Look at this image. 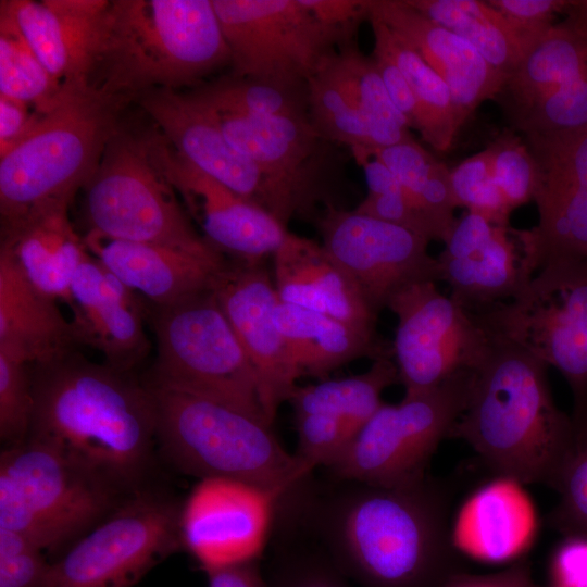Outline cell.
Returning <instances> with one entry per match:
<instances>
[{"instance_id": "cell-53", "label": "cell", "mask_w": 587, "mask_h": 587, "mask_svg": "<svg viewBox=\"0 0 587 587\" xmlns=\"http://www.w3.org/2000/svg\"><path fill=\"white\" fill-rule=\"evenodd\" d=\"M209 587H270L259 566V560L241 562L205 571Z\"/></svg>"}, {"instance_id": "cell-55", "label": "cell", "mask_w": 587, "mask_h": 587, "mask_svg": "<svg viewBox=\"0 0 587 587\" xmlns=\"http://www.w3.org/2000/svg\"><path fill=\"white\" fill-rule=\"evenodd\" d=\"M553 587H560V586H553Z\"/></svg>"}, {"instance_id": "cell-11", "label": "cell", "mask_w": 587, "mask_h": 587, "mask_svg": "<svg viewBox=\"0 0 587 587\" xmlns=\"http://www.w3.org/2000/svg\"><path fill=\"white\" fill-rule=\"evenodd\" d=\"M182 501L161 482L126 497L51 562L45 587H133L184 549Z\"/></svg>"}, {"instance_id": "cell-39", "label": "cell", "mask_w": 587, "mask_h": 587, "mask_svg": "<svg viewBox=\"0 0 587 587\" xmlns=\"http://www.w3.org/2000/svg\"><path fill=\"white\" fill-rule=\"evenodd\" d=\"M0 95L25 102L41 114L50 113L72 96L53 80L15 22L2 9Z\"/></svg>"}, {"instance_id": "cell-1", "label": "cell", "mask_w": 587, "mask_h": 587, "mask_svg": "<svg viewBox=\"0 0 587 587\" xmlns=\"http://www.w3.org/2000/svg\"><path fill=\"white\" fill-rule=\"evenodd\" d=\"M30 374L34 409L26 440L123 496L160 482L155 403L143 379L78 350L30 365Z\"/></svg>"}, {"instance_id": "cell-50", "label": "cell", "mask_w": 587, "mask_h": 587, "mask_svg": "<svg viewBox=\"0 0 587 587\" xmlns=\"http://www.w3.org/2000/svg\"><path fill=\"white\" fill-rule=\"evenodd\" d=\"M328 27L355 37L359 25L369 21L370 0H300Z\"/></svg>"}, {"instance_id": "cell-22", "label": "cell", "mask_w": 587, "mask_h": 587, "mask_svg": "<svg viewBox=\"0 0 587 587\" xmlns=\"http://www.w3.org/2000/svg\"><path fill=\"white\" fill-rule=\"evenodd\" d=\"M524 136L537 170L539 221L532 233L542 264L587 261V127Z\"/></svg>"}, {"instance_id": "cell-24", "label": "cell", "mask_w": 587, "mask_h": 587, "mask_svg": "<svg viewBox=\"0 0 587 587\" xmlns=\"http://www.w3.org/2000/svg\"><path fill=\"white\" fill-rule=\"evenodd\" d=\"M67 304L78 346L99 351L107 364L134 372L148 355L142 297L90 253L74 275Z\"/></svg>"}, {"instance_id": "cell-40", "label": "cell", "mask_w": 587, "mask_h": 587, "mask_svg": "<svg viewBox=\"0 0 587 587\" xmlns=\"http://www.w3.org/2000/svg\"><path fill=\"white\" fill-rule=\"evenodd\" d=\"M309 120L315 130L334 145L372 149L364 115L322 65L308 82Z\"/></svg>"}, {"instance_id": "cell-21", "label": "cell", "mask_w": 587, "mask_h": 587, "mask_svg": "<svg viewBox=\"0 0 587 587\" xmlns=\"http://www.w3.org/2000/svg\"><path fill=\"white\" fill-rule=\"evenodd\" d=\"M212 289L253 367L264 414L273 424L301 377L275 321L274 282L264 262L228 259Z\"/></svg>"}, {"instance_id": "cell-43", "label": "cell", "mask_w": 587, "mask_h": 587, "mask_svg": "<svg viewBox=\"0 0 587 587\" xmlns=\"http://www.w3.org/2000/svg\"><path fill=\"white\" fill-rule=\"evenodd\" d=\"M33 409L30 365L0 351V438L4 447L26 441Z\"/></svg>"}, {"instance_id": "cell-52", "label": "cell", "mask_w": 587, "mask_h": 587, "mask_svg": "<svg viewBox=\"0 0 587 587\" xmlns=\"http://www.w3.org/2000/svg\"><path fill=\"white\" fill-rule=\"evenodd\" d=\"M440 587H536L527 560H519L508 569L486 575L451 574Z\"/></svg>"}, {"instance_id": "cell-18", "label": "cell", "mask_w": 587, "mask_h": 587, "mask_svg": "<svg viewBox=\"0 0 587 587\" xmlns=\"http://www.w3.org/2000/svg\"><path fill=\"white\" fill-rule=\"evenodd\" d=\"M436 257L449 296L478 315L514 299L541 267L532 229H515L469 212L457 218Z\"/></svg>"}, {"instance_id": "cell-46", "label": "cell", "mask_w": 587, "mask_h": 587, "mask_svg": "<svg viewBox=\"0 0 587 587\" xmlns=\"http://www.w3.org/2000/svg\"><path fill=\"white\" fill-rule=\"evenodd\" d=\"M558 491L561 502L554 523L572 535L587 533V444L576 452L565 470Z\"/></svg>"}, {"instance_id": "cell-34", "label": "cell", "mask_w": 587, "mask_h": 587, "mask_svg": "<svg viewBox=\"0 0 587 587\" xmlns=\"http://www.w3.org/2000/svg\"><path fill=\"white\" fill-rule=\"evenodd\" d=\"M397 383V366L391 357H384L361 374L297 385L288 402L294 414L321 413L340 421L355 438L384 403L383 391Z\"/></svg>"}, {"instance_id": "cell-9", "label": "cell", "mask_w": 587, "mask_h": 587, "mask_svg": "<svg viewBox=\"0 0 587 587\" xmlns=\"http://www.w3.org/2000/svg\"><path fill=\"white\" fill-rule=\"evenodd\" d=\"M477 316L494 336L562 374L580 450L587 444V261L547 260L520 295Z\"/></svg>"}, {"instance_id": "cell-25", "label": "cell", "mask_w": 587, "mask_h": 587, "mask_svg": "<svg viewBox=\"0 0 587 587\" xmlns=\"http://www.w3.org/2000/svg\"><path fill=\"white\" fill-rule=\"evenodd\" d=\"M108 0H2L4 10L68 95L89 90Z\"/></svg>"}, {"instance_id": "cell-8", "label": "cell", "mask_w": 587, "mask_h": 587, "mask_svg": "<svg viewBox=\"0 0 587 587\" xmlns=\"http://www.w3.org/2000/svg\"><path fill=\"white\" fill-rule=\"evenodd\" d=\"M126 497L43 445L1 451L0 527L58 558Z\"/></svg>"}, {"instance_id": "cell-32", "label": "cell", "mask_w": 587, "mask_h": 587, "mask_svg": "<svg viewBox=\"0 0 587 587\" xmlns=\"http://www.w3.org/2000/svg\"><path fill=\"white\" fill-rule=\"evenodd\" d=\"M276 324L300 376L321 380L360 358L392 357L376 330L365 329L313 310L278 302Z\"/></svg>"}, {"instance_id": "cell-36", "label": "cell", "mask_w": 587, "mask_h": 587, "mask_svg": "<svg viewBox=\"0 0 587 587\" xmlns=\"http://www.w3.org/2000/svg\"><path fill=\"white\" fill-rule=\"evenodd\" d=\"M409 5L467 41L495 70L508 76L524 55L512 27L487 1L405 0Z\"/></svg>"}, {"instance_id": "cell-44", "label": "cell", "mask_w": 587, "mask_h": 587, "mask_svg": "<svg viewBox=\"0 0 587 587\" xmlns=\"http://www.w3.org/2000/svg\"><path fill=\"white\" fill-rule=\"evenodd\" d=\"M50 564L29 539L0 527V587H45Z\"/></svg>"}, {"instance_id": "cell-27", "label": "cell", "mask_w": 587, "mask_h": 587, "mask_svg": "<svg viewBox=\"0 0 587 587\" xmlns=\"http://www.w3.org/2000/svg\"><path fill=\"white\" fill-rule=\"evenodd\" d=\"M369 16L383 22L444 79L464 121L480 103L495 100L507 79L467 41L405 0H370Z\"/></svg>"}, {"instance_id": "cell-4", "label": "cell", "mask_w": 587, "mask_h": 587, "mask_svg": "<svg viewBox=\"0 0 587 587\" xmlns=\"http://www.w3.org/2000/svg\"><path fill=\"white\" fill-rule=\"evenodd\" d=\"M230 65L212 0H112L98 36L90 87L129 100L193 89Z\"/></svg>"}, {"instance_id": "cell-14", "label": "cell", "mask_w": 587, "mask_h": 587, "mask_svg": "<svg viewBox=\"0 0 587 587\" xmlns=\"http://www.w3.org/2000/svg\"><path fill=\"white\" fill-rule=\"evenodd\" d=\"M387 308L397 316L391 354L404 394L429 390L475 371L495 344L480 319L441 294L436 282L402 288Z\"/></svg>"}, {"instance_id": "cell-29", "label": "cell", "mask_w": 587, "mask_h": 587, "mask_svg": "<svg viewBox=\"0 0 587 587\" xmlns=\"http://www.w3.org/2000/svg\"><path fill=\"white\" fill-rule=\"evenodd\" d=\"M536 532V511L522 484L498 477L464 502L450 535L453 547L461 552L499 563L523 554Z\"/></svg>"}, {"instance_id": "cell-3", "label": "cell", "mask_w": 587, "mask_h": 587, "mask_svg": "<svg viewBox=\"0 0 587 587\" xmlns=\"http://www.w3.org/2000/svg\"><path fill=\"white\" fill-rule=\"evenodd\" d=\"M547 370L495 336L450 436L465 440L498 477L558 490L577 439L572 416L553 400Z\"/></svg>"}, {"instance_id": "cell-26", "label": "cell", "mask_w": 587, "mask_h": 587, "mask_svg": "<svg viewBox=\"0 0 587 587\" xmlns=\"http://www.w3.org/2000/svg\"><path fill=\"white\" fill-rule=\"evenodd\" d=\"M90 254L152 305H166L211 288L228 258L207 243L174 248L108 237L83 236Z\"/></svg>"}, {"instance_id": "cell-42", "label": "cell", "mask_w": 587, "mask_h": 587, "mask_svg": "<svg viewBox=\"0 0 587 587\" xmlns=\"http://www.w3.org/2000/svg\"><path fill=\"white\" fill-rule=\"evenodd\" d=\"M451 184L458 207L495 223L509 224L512 209L495 183L487 148L452 168Z\"/></svg>"}, {"instance_id": "cell-31", "label": "cell", "mask_w": 587, "mask_h": 587, "mask_svg": "<svg viewBox=\"0 0 587 587\" xmlns=\"http://www.w3.org/2000/svg\"><path fill=\"white\" fill-rule=\"evenodd\" d=\"M70 205L35 211L1 229V247L28 282L46 296L68 302L74 275L88 255L68 218Z\"/></svg>"}, {"instance_id": "cell-7", "label": "cell", "mask_w": 587, "mask_h": 587, "mask_svg": "<svg viewBox=\"0 0 587 587\" xmlns=\"http://www.w3.org/2000/svg\"><path fill=\"white\" fill-rule=\"evenodd\" d=\"M148 319L157 355L147 385L205 397L270 423L253 367L212 287L171 304H150Z\"/></svg>"}, {"instance_id": "cell-13", "label": "cell", "mask_w": 587, "mask_h": 587, "mask_svg": "<svg viewBox=\"0 0 587 587\" xmlns=\"http://www.w3.org/2000/svg\"><path fill=\"white\" fill-rule=\"evenodd\" d=\"M230 53L232 75L305 85L349 41L300 0H212Z\"/></svg>"}, {"instance_id": "cell-47", "label": "cell", "mask_w": 587, "mask_h": 587, "mask_svg": "<svg viewBox=\"0 0 587 587\" xmlns=\"http://www.w3.org/2000/svg\"><path fill=\"white\" fill-rule=\"evenodd\" d=\"M345 575L326 555L291 554L277 566L270 587H350Z\"/></svg>"}, {"instance_id": "cell-10", "label": "cell", "mask_w": 587, "mask_h": 587, "mask_svg": "<svg viewBox=\"0 0 587 587\" xmlns=\"http://www.w3.org/2000/svg\"><path fill=\"white\" fill-rule=\"evenodd\" d=\"M84 188L88 230L174 248L209 243L157 164L151 133L137 136L120 126Z\"/></svg>"}, {"instance_id": "cell-20", "label": "cell", "mask_w": 587, "mask_h": 587, "mask_svg": "<svg viewBox=\"0 0 587 587\" xmlns=\"http://www.w3.org/2000/svg\"><path fill=\"white\" fill-rule=\"evenodd\" d=\"M154 160L201 229L228 259L264 262L287 234L272 214L183 159L159 130L151 133Z\"/></svg>"}, {"instance_id": "cell-23", "label": "cell", "mask_w": 587, "mask_h": 587, "mask_svg": "<svg viewBox=\"0 0 587 587\" xmlns=\"http://www.w3.org/2000/svg\"><path fill=\"white\" fill-rule=\"evenodd\" d=\"M137 99L183 159L280 222L278 201L260 168L228 141L210 111L189 92L160 89Z\"/></svg>"}, {"instance_id": "cell-5", "label": "cell", "mask_w": 587, "mask_h": 587, "mask_svg": "<svg viewBox=\"0 0 587 587\" xmlns=\"http://www.w3.org/2000/svg\"><path fill=\"white\" fill-rule=\"evenodd\" d=\"M147 386L160 460L177 472L262 488L276 497L278 511L309 488L313 469L282 446L265 420L205 397Z\"/></svg>"}, {"instance_id": "cell-12", "label": "cell", "mask_w": 587, "mask_h": 587, "mask_svg": "<svg viewBox=\"0 0 587 587\" xmlns=\"http://www.w3.org/2000/svg\"><path fill=\"white\" fill-rule=\"evenodd\" d=\"M475 371L383 403L328 469L339 480L401 487L426 478L428 462L464 411Z\"/></svg>"}, {"instance_id": "cell-48", "label": "cell", "mask_w": 587, "mask_h": 587, "mask_svg": "<svg viewBox=\"0 0 587 587\" xmlns=\"http://www.w3.org/2000/svg\"><path fill=\"white\" fill-rule=\"evenodd\" d=\"M371 57L391 102L405 118L409 127L417 130L420 124L417 102L402 72L387 50L377 41H374Z\"/></svg>"}, {"instance_id": "cell-41", "label": "cell", "mask_w": 587, "mask_h": 587, "mask_svg": "<svg viewBox=\"0 0 587 587\" xmlns=\"http://www.w3.org/2000/svg\"><path fill=\"white\" fill-rule=\"evenodd\" d=\"M487 149L495 183L512 211L534 201L537 170L526 142L514 130L505 128Z\"/></svg>"}, {"instance_id": "cell-30", "label": "cell", "mask_w": 587, "mask_h": 587, "mask_svg": "<svg viewBox=\"0 0 587 587\" xmlns=\"http://www.w3.org/2000/svg\"><path fill=\"white\" fill-rule=\"evenodd\" d=\"M74 327L57 300L34 287L0 249V351L29 365L78 349Z\"/></svg>"}, {"instance_id": "cell-54", "label": "cell", "mask_w": 587, "mask_h": 587, "mask_svg": "<svg viewBox=\"0 0 587 587\" xmlns=\"http://www.w3.org/2000/svg\"><path fill=\"white\" fill-rule=\"evenodd\" d=\"M565 21L587 36V0H572Z\"/></svg>"}, {"instance_id": "cell-17", "label": "cell", "mask_w": 587, "mask_h": 587, "mask_svg": "<svg viewBox=\"0 0 587 587\" xmlns=\"http://www.w3.org/2000/svg\"><path fill=\"white\" fill-rule=\"evenodd\" d=\"M514 132L587 127V36L565 20L524 53L495 99Z\"/></svg>"}, {"instance_id": "cell-35", "label": "cell", "mask_w": 587, "mask_h": 587, "mask_svg": "<svg viewBox=\"0 0 587 587\" xmlns=\"http://www.w3.org/2000/svg\"><path fill=\"white\" fill-rule=\"evenodd\" d=\"M323 66L364 115L372 149L413 140L410 127L391 102L372 57L364 55L355 40L341 45Z\"/></svg>"}, {"instance_id": "cell-2", "label": "cell", "mask_w": 587, "mask_h": 587, "mask_svg": "<svg viewBox=\"0 0 587 587\" xmlns=\"http://www.w3.org/2000/svg\"><path fill=\"white\" fill-rule=\"evenodd\" d=\"M311 510L327 557L362 587H440L453 574L442 494L348 482Z\"/></svg>"}, {"instance_id": "cell-37", "label": "cell", "mask_w": 587, "mask_h": 587, "mask_svg": "<svg viewBox=\"0 0 587 587\" xmlns=\"http://www.w3.org/2000/svg\"><path fill=\"white\" fill-rule=\"evenodd\" d=\"M395 175L416 205L449 233L458 203L451 170L415 139L386 148L366 149Z\"/></svg>"}, {"instance_id": "cell-6", "label": "cell", "mask_w": 587, "mask_h": 587, "mask_svg": "<svg viewBox=\"0 0 587 587\" xmlns=\"http://www.w3.org/2000/svg\"><path fill=\"white\" fill-rule=\"evenodd\" d=\"M125 103L93 88L72 95L0 157L1 229L35 211L71 204L120 127Z\"/></svg>"}, {"instance_id": "cell-28", "label": "cell", "mask_w": 587, "mask_h": 587, "mask_svg": "<svg viewBox=\"0 0 587 587\" xmlns=\"http://www.w3.org/2000/svg\"><path fill=\"white\" fill-rule=\"evenodd\" d=\"M272 257L274 286L280 302L376 330L377 316L321 242L287 232Z\"/></svg>"}, {"instance_id": "cell-33", "label": "cell", "mask_w": 587, "mask_h": 587, "mask_svg": "<svg viewBox=\"0 0 587 587\" xmlns=\"http://www.w3.org/2000/svg\"><path fill=\"white\" fill-rule=\"evenodd\" d=\"M374 41L379 42L405 77L417 102V133L434 150L450 149L458 130L465 122L444 79L383 22L369 16Z\"/></svg>"}, {"instance_id": "cell-45", "label": "cell", "mask_w": 587, "mask_h": 587, "mask_svg": "<svg viewBox=\"0 0 587 587\" xmlns=\"http://www.w3.org/2000/svg\"><path fill=\"white\" fill-rule=\"evenodd\" d=\"M514 30L524 53L566 13L572 0H488Z\"/></svg>"}, {"instance_id": "cell-38", "label": "cell", "mask_w": 587, "mask_h": 587, "mask_svg": "<svg viewBox=\"0 0 587 587\" xmlns=\"http://www.w3.org/2000/svg\"><path fill=\"white\" fill-rule=\"evenodd\" d=\"M188 92L216 111L250 117H309L308 84L280 85L230 74Z\"/></svg>"}, {"instance_id": "cell-16", "label": "cell", "mask_w": 587, "mask_h": 587, "mask_svg": "<svg viewBox=\"0 0 587 587\" xmlns=\"http://www.w3.org/2000/svg\"><path fill=\"white\" fill-rule=\"evenodd\" d=\"M321 245L375 315L391 297L419 282H439L429 241L402 226L326 204L313 221Z\"/></svg>"}, {"instance_id": "cell-19", "label": "cell", "mask_w": 587, "mask_h": 587, "mask_svg": "<svg viewBox=\"0 0 587 587\" xmlns=\"http://www.w3.org/2000/svg\"><path fill=\"white\" fill-rule=\"evenodd\" d=\"M278 507L274 495L253 485L200 479L183 503L184 549L204 572L259 560Z\"/></svg>"}, {"instance_id": "cell-49", "label": "cell", "mask_w": 587, "mask_h": 587, "mask_svg": "<svg viewBox=\"0 0 587 587\" xmlns=\"http://www.w3.org/2000/svg\"><path fill=\"white\" fill-rule=\"evenodd\" d=\"M554 586L587 587V535L567 537L555 550L550 564Z\"/></svg>"}, {"instance_id": "cell-15", "label": "cell", "mask_w": 587, "mask_h": 587, "mask_svg": "<svg viewBox=\"0 0 587 587\" xmlns=\"http://www.w3.org/2000/svg\"><path fill=\"white\" fill-rule=\"evenodd\" d=\"M204 107L228 141L260 168L285 227L296 216L313 223L319 205L335 203L337 145L324 139L309 117H250Z\"/></svg>"}, {"instance_id": "cell-51", "label": "cell", "mask_w": 587, "mask_h": 587, "mask_svg": "<svg viewBox=\"0 0 587 587\" xmlns=\"http://www.w3.org/2000/svg\"><path fill=\"white\" fill-rule=\"evenodd\" d=\"M43 115L25 102L0 95V157L24 140Z\"/></svg>"}]
</instances>
